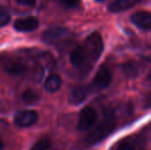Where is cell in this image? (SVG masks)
I'll list each match as a JSON object with an SVG mask.
<instances>
[{
    "label": "cell",
    "instance_id": "cell-1",
    "mask_svg": "<svg viewBox=\"0 0 151 150\" xmlns=\"http://www.w3.org/2000/svg\"><path fill=\"white\" fill-rule=\"evenodd\" d=\"M116 128V118L113 114L105 116L102 121L98 123L93 130L86 135L84 142L88 145H95L107 138Z\"/></svg>",
    "mask_w": 151,
    "mask_h": 150
},
{
    "label": "cell",
    "instance_id": "cell-2",
    "mask_svg": "<svg viewBox=\"0 0 151 150\" xmlns=\"http://www.w3.org/2000/svg\"><path fill=\"white\" fill-rule=\"evenodd\" d=\"M84 47L88 54L90 61H93V62L98 61L101 57L104 47L101 35L98 32H93L91 35H88V37L84 42Z\"/></svg>",
    "mask_w": 151,
    "mask_h": 150
},
{
    "label": "cell",
    "instance_id": "cell-3",
    "mask_svg": "<svg viewBox=\"0 0 151 150\" xmlns=\"http://www.w3.org/2000/svg\"><path fill=\"white\" fill-rule=\"evenodd\" d=\"M97 111L93 107L91 106H86L81 111H80L79 117H78L77 122V128L80 132L88 131L95 124L97 120Z\"/></svg>",
    "mask_w": 151,
    "mask_h": 150
},
{
    "label": "cell",
    "instance_id": "cell-4",
    "mask_svg": "<svg viewBox=\"0 0 151 150\" xmlns=\"http://www.w3.org/2000/svg\"><path fill=\"white\" fill-rule=\"evenodd\" d=\"M37 112L33 110H23L16 113L14 117V122L19 128H29L35 124L38 120Z\"/></svg>",
    "mask_w": 151,
    "mask_h": 150
},
{
    "label": "cell",
    "instance_id": "cell-5",
    "mask_svg": "<svg viewBox=\"0 0 151 150\" xmlns=\"http://www.w3.org/2000/svg\"><path fill=\"white\" fill-rule=\"evenodd\" d=\"M112 80V73L108 67L105 65L100 67L98 72L96 73L95 78H93V84L95 88H99V90H104V88H108L111 83Z\"/></svg>",
    "mask_w": 151,
    "mask_h": 150
},
{
    "label": "cell",
    "instance_id": "cell-6",
    "mask_svg": "<svg viewBox=\"0 0 151 150\" xmlns=\"http://www.w3.org/2000/svg\"><path fill=\"white\" fill-rule=\"evenodd\" d=\"M90 61V57L84 45L75 46L70 52V63L74 67H81Z\"/></svg>",
    "mask_w": 151,
    "mask_h": 150
},
{
    "label": "cell",
    "instance_id": "cell-7",
    "mask_svg": "<svg viewBox=\"0 0 151 150\" xmlns=\"http://www.w3.org/2000/svg\"><path fill=\"white\" fill-rule=\"evenodd\" d=\"M131 22L141 30H151V12L137 11L131 16Z\"/></svg>",
    "mask_w": 151,
    "mask_h": 150
},
{
    "label": "cell",
    "instance_id": "cell-8",
    "mask_svg": "<svg viewBox=\"0 0 151 150\" xmlns=\"http://www.w3.org/2000/svg\"><path fill=\"white\" fill-rule=\"evenodd\" d=\"M68 32H69L68 29L64 28V27H52V28L44 31L42 34V39L48 44L56 43L57 41L67 36Z\"/></svg>",
    "mask_w": 151,
    "mask_h": 150
},
{
    "label": "cell",
    "instance_id": "cell-9",
    "mask_svg": "<svg viewBox=\"0 0 151 150\" xmlns=\"http://www.w3.org/2000/svg\"><path fill=\"white\" fill-rule=\"evenodd\" d=\"M39 22L35 17L20 18L14 22V28L19 32H31L37 29Z\"/></svg>",
    "mask_w": 151,
    "mask_h": 150
},
{
    "label": "cell",
    "instance_id": "cell-10",
    "mask_svg": "<svg viewBox=\"0 0 151 150\" xmlns=\"http://www.w3.org/2000/svg\"><path fill=\"white\" fill-rule=\"evenodd\" d=\"M90 90L86 86H76L69 94V103L73 105H79L86 100Z\"/></svg>",
    "mask_w": 151,
    "mask_h": 150
},
{
    "label": "cell",
    "instance_id": "cell-11",
    "mask_svg": "<svg viewBox=\"0 0 151 150\" xmlns=\"http://www.w3.org/2000/svg\"><path fill=\"white\" fill-rule=\"evenodd\" d=\"M142 0H114L108 5V10L111 12H119L129 9L139 4Z\"/></svg>",
    "mask_w": 151,
    "mask_h": 150
},
{
    "label": "cell",
    "instance_id": "cell-12",
    "mask_svg": "<svg viewBox=\"0 0 151 150\" xmlns=\"http://www.w3.org/2000/svg\"><path fill=\"white\" fill-rule=\"evenodd\" d=\"M3 69L6 73H8L9 75L12 76H19L23 75L27 70V67L23 64L20 61H7V62L4 63Z\"/></svg>",
    "mask_w": 151,
    "mask_h": 150
},
{
    "label": "cell",
    "instance_id": "cell-13",
    "mask_svg": "<svg viewBox=\"0 0 151 150\" xmlns=\"http://www.w3.org/2000/svg\"><path fill=\"white\" fill-rule=\"evenodd\" d=\"M61 84H62L61 76L58 74H52L46 78L45 83H44V88L48 93H56L61 88Z\"/></svg>",
    "mask_w": 151,
    "mask_h": 150
},
{
    "label": "cell",
    "instance_id": "cell-14",
    "mask_svg": "<svg viewBox=\"0 0 151 150\" xmlns=\"http://www.w3.org/2000/svg\"><path fill=\"white\" fill-rule=\"evenodd\" d=\"M121 72L123 73V75L125 76L129 79H133L136 78L139 74V69L138 66L133 62H127V63H123L120 66Z\"/></svg>",
    "mask_w": 151,
    "mask_h": 150
},
{
    "label": "cell",
    "instance_id": "cell-15",
    "mask_svg": "<svg viewBox=\"0 0 151 150\" xmlns=\"http://www.w3.org/2000/svg\"><path fill=\"white\" fill-rule=\"evenodd\" d=\"M40 99V93L33 88H27L23 92L22 100L26 104H34Z\"/></svg>",
    "mask_w": 151,
    "mask_h": 150
},
{
    "label": "cell",
    "instance_id": "cell-16",
    "mask_svg": "<svg viewBox=\"0 0 151 150\" xmlns=\"http://www.w3.org/2000/svg\"><path fill=\"white\" fill-rule=\"evenodd\" d=\"M142 147V143L140 140L137 139H134V140H123L121 142L118 143L117 145L114 146V148H117L119 150H134V149H138Z\"/></svg>",
    "mask_w": 151,
    "mask_h": 150
},
{
    "label": "cell",
    "instance_id": "cell-17",
    "mask_svg": "<svg viewBox=\"0 0 151 150\" xmlns=\"http://www.w3.org/2000/svg\"><path fill=\"white\" fill-rule=\"evenodd\" d=\"M50 146H52V143H50V139L42 138L32 146V149L33 150H45V149L50 148Z\"/></svg>",
    "mask_w": 151,
    "mask_h": 150
},
{
    "label": "cell",
    "instance_id": "cell-18",
    "mask_svg": "<svg viewBox=\"0 0 151 150\" xmlns=\"http://www.w3.org/2000/svg\"><path fill=\"white\" fill-rule=\"evenodd\" d=\"M10 21V14L4 6L0 5V28L6 26Z\"/></svg>",
    "mask_w": 151,
    "mask_h": 150
},
{
    "label": "cell",
    "instance_id": "cell-19",
    "mask_svg": "<svg viewBox=\"0 0 151 150\" xmlns=\"http://www.w3.org/2000/svg\"><path fill=\"white\" fill-rule=\"evenodd\" d=\"M61 3L63 4V5H65L66 7H75V6H77L78 4H79L80 0H60Z\"/></svg>",
    "mask_w": 151,
    "mask_h": 150
},
{
    "label": "cell",
    "instance_id": "cell-20",
    "mask_svg": "<svg viewBox=\"0 0 151 150\" xmlns=\"http://www.w3.org/2000/svg\"><path fill=\"white\" fill-rule=\"evenodd\" d=\"M16 1L24 6H34L36 3V0H16Z\"/></svg>",
    "mask_w": 151,
    "mask_h": 150
},
{
    "label": "cell",
    "instance_id": "cell-21",
    "mask_svg": "<svg viewBox=\"0 0 151 150\" xmlns=\"http://www.w3.org/2000/svg\"><path fill=\"white\" fill-rule=\"evenodd\" d=\"M146 106H147L148 108H151V95H150L149 97H148L147 102H146Z\"/></svg>",
    "mask_w": 151,
    "mask_h": 150
},
{
    "label": "cell",
    "instance_id": "cell-22",
    "mask_svg": "<svg viewBox=\"0 0 151 150\" xmlns=\"http://www.w3.org/2000/svg\"><path fill=\"white\" fill-rule=\"evenodd\" d=\"M3 146H4V145H3V143H2V142H1V140H0V149H2V148H3Z\"/></svg>",
    "mask_w": 151,
    "mask_h": 150
},
{
    "label": "cell",
    "instance_id": "cell-23",
    "mask_svg": "<svg viewBox=\"0 0 151 150\" xmlns=\"http://www.w3.org/2000/svg\"><path fill=\"white\" fill-rule=\"evenodd\" d=\"M148 79H149V80H151V73H150V74H149V77H148Z\"/></svg>",
    "mask_w": 151,
    "mask_h": 150
},
{
    "label": "cell",
    "instance_id": "cell-24",
    "mask_svg": "<svg viewBox=\"0 0 151 150\" xmlns=\"http://www.w3.org/2000/svg\"><path fill=\"white\" fill-rule=\"evenodd\" d=\"M96 1H104V0H96Z\"/></svg>",
    "mask_w": 151,
    "mask_h": 150
}]
</instances>
